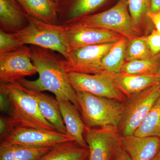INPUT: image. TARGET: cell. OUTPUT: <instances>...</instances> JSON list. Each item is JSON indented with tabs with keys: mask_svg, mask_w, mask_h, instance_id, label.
Here are the masks:
<instances>
[{
	"mask_svg": "<svg viewBox=\"0 0 160 160\" xmlns=\"http://www.w3.org/2000/svg\"><path fill=\"white\" fill-rule=\"evenodd\" d=\"M127 39L125 37L114 43L102 60L103 69L105 72L120 73L125 56Z\"/></svg>",
	"mask_w": 160,
	"mask_h": 160,
	"instance_id": "22",
	"label": "cell"
},
{
	"mask_svg": "<svg viewBox=\"0 0 160 160\" xmlns=\"http://www.w3.org/2000/svg\"><path fill=\"white\" fill-rule=\"evenodd\" d=\"M113 44L92 45L71 50L66 60L68 72L92 74L105 72L102 60Z\"/></svg>",
	"mask_w": 160,
	"mask_h": 160,
	"instance_id": "11",
	"label": "cell"
},
{
	"mask_svg": "<svg viewBox=\"0 0 160 160\" xmlns=\"http://www.w3.org/2000/svg\"><path fill=\"white\" fill-rule=\"evenodd\" d=\"M23 45L12 33L0 29V53L13 51Z\"/></svg>",
	"mask_w": 160,
	"mask_h": 160,
	"instance_id": "27",
	"label": "cell"
},
{
	"mask_svg": "<svg viewBox=\"0 0 160 160\" xmlns=\"http://www.w3.org/2000/svg\"><path fill=\"white\" fill-rule=\"evenodd\" d=\"M150 11L152 12H160V0H151Z\"/></svg>",
	"mask_w": 160,
	"mask_h": 160,
	"instance_id": "30",
	"label": "cell"
},
{
	"mask_svg": "<svg viewBox=\"0 0 160 160\" xmlns=\"http://www.w3.org/2000/svg\"><path fill=\"white\" fill-rule=\"evenodd\" d=\"M133 135L139 137L160 138V96Z\"/></svg>",
	"mask_w": 160,
	"mask_h": 160,
	"instance_id": "24",
	"label": "cell"
},
{
	"mask_svg": "<svg viewBox=\"0 0 160 160\" xmlns=\"http://www.w3.org/2000/svg\"><path fill=\"white\" fill-rule=\"evenodd\" d=\"M72 23L110 30L128 40L139 36V30L129 14L128 0H119L108 10L86 16Z\"/></svg>",
	"mask_w": 160,
	"mask_h": 160,
	"instance_id": "5",
	"label": "cell"
},
{
	"mask_svg": "<svg viewBox=\"0 0 160 160\" xmlns=\"http://www.w3.org/2000/svg\"><path fill=\"white\" fill-rule=\"evenodd\" d=\"M76 92L80 113L86 127L118 129L122 119L124 102L85 92Z\"/></svg>",
	"mask_w": 160,
	"mask_h": 160,
	"instance_id": "3",
	"label": "cell"
},
{
	"mask_svg": "<svg viewBox=\"0 0 160 160\" xmlns=\"http://www.w3.org/2000/svg\"><path fill=\"white\" fill-rule=\"evenodd\" d=\"M121 145L131 160H153L160 149V138L122 137Z\"/></svg>",
	"mask_w": 160,
	"mask_h": 160,
	"instance_id": "14",
	"label": "cell"
},
{
	"mask_svg": "<svg viewBox=\"0 0 160 160\" xmlns=\"http://www.w3.org/2000/svg\"><path fill=\"white\" fill-rule=\"evenodd\" d=\"M57 101L67 133L78 144L88 147L84 138L86 126L80 111L74 104L68 100Z\"/></svg>",
	"mask_w": 160,
	"mask_h": 160,
	"instance_id": "15",
	"label": "cell"
},
{
	"mask_svg": "<svg viewBox=\"0 0 160 160\" xmlns=\"http://www.w3.org/2000/svg\"><path fill=\"white\" fill-rule=\"evenodd\" d=\"M26 14L48 24L58 25V4L52 0H17Z\"/></svg>",
	"mask_w": 160,
	"mask_h": 160,
	"instance_id": "19",
	"label": "cell"
},
{
	"mask_svg": "<svg viewBox=\"0 0 160 160\" xmlns=\"http://www.w3.org/2000/svg\"></svg>",
	"mask_w": 160,
	"mask_h": 160,
	"instance_id": "35",
	"label": "cell"
},
{
	"mask_svg": "<svg viewBox=\"0 0 160 160\" xmlns=\"http://www.w3.org/2000/svg\"><path fill=\"white\" fill-rule=\"evenodd\" d=\"M26 89L37 102L39 109L43 117L53 125L58 131L68 134L56 99L42 92Z\"/></svg>",
	"mask_w": 160,
	"mask_h": 160,
	"instance_id": "18",
	"label": "cell"
},
{
	"mask_svg": "<svg viewBox=\"0 0 160 160\" xmlns=\"http://www.w3.org/2000/svg\"><path fill=\"white\" fill-rule=\"evenodd\" d=\"M158 77L159 80V86L160 87V69L159 72L158 74Z\"/></svg>",
	"mask_w": 160,
	"mask_h": 160,
	"instance_id": "33",
	"label": "cell"
},
{
	"mask_svg": "<svg viewBox=\"0 0 160 160\" xmlns=\"http://www.w3.org/2000/svg\"><path fill=\"white\" fill-rule=\"evenodd\" d=\"M69 78L76 91H82L91 94L126 102L127 97L116 86L110 72L86 74L70 72Z\"/></svg>",
	"mask_w": 160,
	"mask_h": 160,
	"instance_id": "9",
	"label": "cell"
},
{
	"mask_svg": "<svg viewBox=\"0 0 160 160\" xmlns=\"http://www.w3.org/2000/svg\"><path fill=\"white\" fill-rule=\"evenodd\" d=\"M110 73L116 86L127 97L159 85L158 76Z\"/></svg>",
	"mask_w": 160,
	"mask_h": 160,
	"instance_id": "17",
	"label": "cell"
},
{
	"mask_svg": "<svg viewBox=\"0 0 160 160\" xmlns=\"http://www.w3.org/2000/svg\"><path fill=\"white\" fill-rule=\"evenodd\" d=\"M74 141L68 134L58 131L16 127L1 139L2 145H18L30 148L52 147L65 142Z\"/></svg>",
	"mask_w": 160,
	"mask_h": 160,
	"instance_id": "8",
	"label": "cell"
},
{
	"mask_svg": "<svg viewBox=\"0 0 160 160\" xmlns=\"http://www.w3.org/2000/svg\"><path fill=\"white\" fill-rule=\"evenodd\" d=\"M52 1H54L55 2H56L57 4H58V3L59 2L60 0H52Z\"/></svg>",
	"mask_w": 160,
	"mask_h": 160,
	"instance_id": "34",
	"label": "cell"
},
{
	"mask_svg": "<svg viewBox=\"0 0 160 160\" xmlns=\"http://www.w3.org/2000/svg\"><path fill=\"white\" fill-rule=\"evenodd\" d=\"M153 56L148 46L146 36H138L127 40L125 62L147 59Z\"/></svg>",
	"mask_w": 160,
	"mask_h": 160,
	"instance_id": "25",
	"label": "cell"
},
{
	"mask_svg": "<svg viewBox=\"0 0 160 160\" xmlns=\"http://www.w3.org/2000/svg\"><path fill=\"white\" fill-rule=\"evenodd\" d=\"M114 160H131L126 152L122 149Z\"/></svg>",
	"mask_w": 160,
	"mask_h": 160,
	"instance_id": "31",
	"label": "cell"
},
{
	"mask_svg": "<svg viewBox=\"0 0 160 160\" xmlns=\"http://www.w3.org/2000/svg\"><path fill=\"white\" fill-rule=\"evenodd\" d=\"M107 0H60L58 4V25L70 24L93 14Z\"/></svg>",
	"mask_w": 160,
	"mask_h": 160,
	"instance_id": "13",
	"label": "cell"
},
{
	"mask_svg": "<svg viewBox=\"0 0 160 160\" xmlns=\"http://www.w3.org/2000/svg\"><path fill=\"white\" fill-rule=\"evenodd\" d=\"M26 14L17 0H0V26L4 31L15 33L28 25Z\"/></svg>",
	"mask_w": 160,
	"mask_h": 160,
	"instance_id": "16",
	"label": "cell"
},
{
	"mask_svg": "<svg viewBox=\"0 0 160 160\" xmlns=\"http://www.w3.org/2000/svg\"><path fill=\"white\" fill-rule=\"evenodd\" d=\"M0 94L8 103L10 110L8 118L12 129L16 127H25L58 131L43 117L35 99L28 92L26 87L18 82L8 84L1 83Z\"/></svg>",
	"mask_w": 160,
	"mask_h": 160,
	"instance_id": "2",
	"label": "cell"
},
{
	"mask_svg": "<svg viewBox=\"0 0 160 160\" xmlns=\"http://www.w3.org/2000/svg\"><path fill=\"white\" fill-rule=\"evenodd\" d=\"M89 154L88 147L69 141L52 147L37 160H86Z\"/></svg>",
	"mask_w": 160,
	"mask_h": 160,
	"instance_id": "20",
	"label": "cell"
},
{
	"mask_svg": "<svg viewBox=\"0 0 160 160\" xmlns=\"http://www.w3.org/2000/svg\"><path fill=\"white\" fill-rule=\"evenodd\" d=\"M147 16L152 23L154 25L156 30L160 33V12H152L150 11Z\"/></svg>",
	"mask_w": 160,
	"mask_h": 160,
	"instance_id": "29",
	"label": "cell"
},
{
	"mask_svg": "<svg viewBox=\"0 0 160 160\" xmlns=\"http://www.w3.org/2000/svg\"><path fill=\"white\" fill-rule=\"evenodd\" d=\"M65 26L69 52L85 46L116 42L124 37L116 32L101 28L74 23Z\"/></svg>",
	"mask_w": 160,
	"mask_h": 160,
	"instance_id": "12",
	"label": "cell"
},
{
	"mask_svg": "<svg viewBox=\"0 0 160 160\" xmlns=\"http://www.w3.org/2000/svg\"><path fill=\"white\" fill-rule=\"evenodd\" d=\"M146 37L147 43L151 52L154 55L160 53V33L156 29L152 30Z\"/></svg>",
	"mask_w": 160,
	"mask_h": 160,
	"instance_id": "28",
	"label": "cell"
},
{
	"mask_svg": "<svg viewBox=\"0 0 160 160\" xmlns=\"http://www.w3.org/2000/svg\"><path fill=\"white\" fill-rule=\"evenodd\" d=\"M84 138L89 149L87 160H114L122 149V136L113 127L86 126Z\"/></svg>",
	"mask_w": 160,
	"mask_h": 160,
	"instance_id": "7",
	"label": "cell"
},
{
	"mask_svg": "<svg viewBox=\"0 0 160 160\" xmlns=\"http://www.w3.org/2000/svg\"><path fill=\"white\" fill-rule=\"evenodd\" d=\"M51 148H34L21 145L1 144L0 160H37Z\"/></svg>",
	"mask_w": 160,
	"mask_h": 160,
	"instance_id": "21",
	"label": "cell"
},
{
	"mask_svg": "<svg viewBox=\"0 0 160 160\" xmlns=\"http://www.w3.org/2000/svg\"><path fill=\"white\" fill-rule=\"evenodd\" d=\"M153 160H160V149L158 152V154L156 156Z\"/></svg>",
	"mask_w": 160,
	"mask_h": 160,
	"instance_id": "32",
	"label": "cell"
},
{
	"mask_svg": "<svg viewBox=\"0 0 160 160\" xmlns=\"http://www.w3.org/2000/svg\"><path fill=\"white\" fill-rule=\"evenodd\" d=\"M160 69V53L147 59L126 62L121 73L141 75L158 76Z\"/></svg>",
	"mask_w": 160,
	"mask_h": 160,
	"instance_id": "23",
	"label": "cell"
},
{
	"mask_svg": "<svg viewBox=\"0 0 160 160\" xmlns=\"http://www.w3.org/2000/svg\"><path fill=\"white\" fill-rule=\"evenodd\" d=\"M29 47L32 61L39 78L34 81L23 78L18 80V82L31 90L50 92L57 100H68L76 106L80 112L76 92L69 81L66 59L53 50L37 46Z\"/></svg>",
	"mask_w": 160,
	"mask_h": 160,
	"instance_id": "1",
	"label": "cell"
},
{
	"mask_svg": "<svg viewBox=\"0 0 160 160\" xmlns=\"http://www.w3.org/2000/svg\"><path fill=\"white\" fill-rule=\"evenodd\" d=\"M160 96V87L157 85L127 97L122 119L118 129L121 136L134 134Z\"/></svg>",
	"mask_w": 160,
	"mask_h": 160,
	"instance_id": "6",
	"label": "cell"
},
{
	"mask_svg": "<svg viewBox=\"0 0 160 160\" xmlns=\"http://www.w3.org/2000/svg\"><path fill=\"white\" fill-rule=\"evenodd\" d=\"M28 25L21 31L12 33L23 45L38 46L57 52L66 60L69 50L65 25H53L39 21L26 14Z\"/></svg>",
	"mask_w": 160,
	"mask_h": 160,
	"instance_id": "4",
	"label": "cell"
},
{
	"mask_svg": "<svg viewBox=\"0 0 160 160\" xmlns=\"http://www.w3.org/2000/svg\"><path fill=\"white\" fill-rule=\"evenodd\" d=\"M37 73L31 60L30 47L23 45L18 49L0 53V82L8 84Z\"/></svg>",
	"mask_w": 160,
	"mask_h": 160,
	"instance_id": "10",
	"label": "cell"
},
{
	"mask_svg": "<svg viewBox=\"0 0 160 160\" xmlns=\"http://www.w3.org/2000/svg\"><path fill=\"white\" fill-rule=\"evenodd\" d=\"M150 3L151 0H128L129 14L135 26L139 30L144 20L149 19L147 15L150 12Z\"/></svg>",
	"mask_w": 160,
	"mask_h": 160,
	"instance_id": "26",
	"label": "cell"
}]
</instances>
